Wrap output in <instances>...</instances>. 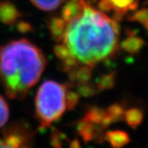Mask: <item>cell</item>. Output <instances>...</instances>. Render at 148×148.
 Returning a JSON list of instances; mask_svg holds the SVG:
<instances>
[{"instance_id": "277c9868", "label": "cell", "mask_w": 148, "mask_h": 148, "mask_svg": "<svg viewBox=\"0 0 148 148\" xmlns=\"http://www.w3.org/2000/svg\"><path fill=\"white\" fill-rule=\"evenodd\" d=\"M113 8L114 20L119 21L127 12L134 11L138 8V0H109Z\"/></svg>"}, {"instance_id": "5b68a950", "label": "cell", "mask_w": 148, "mask_h": 148, "mask_svg": "<svg viewBox=\"0 0 148 148\" xmlns=\"http://www.w3.org/2000/svg\"><path fill=\"white\" fill-rule=\"evenodd\" d=\"M103 139L110 143L113 148H122L130 143V136L122 130L108 131L103 135Z\"/></svg>"}, {"instance_id": "7a4b0ae2", "label": "cell", "mask_w": 148, "mask_h": 148, "mask_svg": "<svg viewBox=\"0 0 148 148\" xmlns=\"http://www.w3.org/2000/svg\"><path fill=\"white\" fill-rule=\"evenodd\" d=\"M46 67L42 50L26 39L0 46V86L10 99L22 100Z\"/></svg>"}, {"instance_id": "5bb4252c", "label": "cell", "mask_w": 148, "mask_h": 148, "mask_svg": "<svg viewBox=\"0 0 148 148\" xmlns=\"http://www.w3.org/2000/svg\"><path fill=\"white\" fill-rule=\"evenodd\" d=\"M0 148H31L29 143L9 141V140H0Z\"/></svg>"}, {"instance_id": "8992f818", "label": "cell", "mask_w": 148, "mask_h": 148, "mask_svg": "<svg viewBox=\"0 0 148 148\" xmlns=\"http://www.w3.org/2000/svg\"><path fill=\"white\" fill-rule=\"evenodd\" d=\"M146 45V42L142 38L135 36V34H130L121 43L120 46L127 53H139L141 49Z\"/></svg>"}, {"instance_id": "4fadbf2b", "label": "cell", "mask_w": 148, "mask_h": 148, "mask_svg": "<svg viewBox=\"0 0 148 148\" xmlns=\"http://www.w3.org/2000/svg\"><path fill=\"white\" fill-rule=\"evenodd\" d=\"M9 118V109L5 100L0 95V127H3Z\"/></svg>"}, {"instance_id": "ba28073f", "label": "cell", "mask_w": 148, "mask_h": 148, "mask_svg": "<svg viewBox=\"0 0 148 148\" xmlns=\"http://www.w3.org/2000/svg\"><path fill=\"white\" fill-rule=\"evenodd\" d=\"M124 119L127 124L133 129L138 127L144 119V113L143 110L137 107L129 108L125 110L124 114Z\"/></svg>"}, {"instance_id": "6da1fadb", "label": "cell", "mask_w": 148, "mask_h": 148, "mask_svg": "<svg viewBox=\"0 0 148 148\" xmlns=\"http://www.w3.org/2000/svg\"><path fill=\"white\" fill-rule=\"evenodd\" d=\"M92 0H69L49 23L54 53L72 84L87 86L92 70L114 56L119 46V26Z\"/></svg>"}, {"instance_id": "9a60e30c", "label": "cell", "mask_w": 148, "mask_h": 148, "mask_svg": "<svg viewBox=\"0 0 148 148\" xmlns=\"http://www.w3.org/2000/svg\"><path fill=\"white\" fill-rule=\"evenodd\" d=\"M70 148H81V145H80V143L78 140H74L72 145L70 146Z\"/></svg>"}, {"instance_id": "3957f363", "label": "cell", "mask_w": 148, "mask_h": 148, "mask_svg": "<svg viewBox=\"0 0 148 148\" xmlns=\"http://www.w3.org/2000/svg\"><path fill=\"white\" fill-rule=\"evenodd\" d=\"M77 101L78 95L70 92L67 85L52 80L44 82L36 96V114L40 127H49L67 109H73Z\"/></svg>"}, {"instance_id": "7c38bea8", "label": "cell", "mask_w": 148, "mask_h": 148, "mask_svg": "<svg viewBox=\"0 0 148 148\" xmlns=\"http://www.w3.org/2000/svg\"><path fill=\"white\" fill-rule=\"evenodd\" d=\"M115 85V73H110L103 75L100 78L99 83L97 84L98 90H109L114 86Z\"/></svg>"}, {"instance_id": "30bf717a", "label": "cell", "mask_w": 148, "mask_h": 148, "mask_svg": "<svg viewBox=\"0 0 148 148\" xmlns=\"http://www.w3.org/2000/svg\"><path fill=\"white\" fill-rule=\"evenodd\" d=\"M106 110L98 107H92L87 111L83 118V120L90 122L95 125H100L103 119L106 116Z\"/></svg>"}, {"instance_id": "8fae6325", "label": "cell", "mask_w": 148, "mask_h": 148, "mask_svg": "<svg viewBox=\"0 0 148 148\" xmlns=\"http://www.w3.org/2000/svg\"><path fill=\"white\" fill-rule=\"evenodd\" d=\"M125 107L119 104H113L111 105L106 111L107 115L111 119L113 123L119 122L123 120L124 119V114H125Z\"/></svg>"}, {"instance_id": "9c48e42d", "label": "cell", "mask_w": 148, "mask_h": 148, "mask_svg": "<svg viewBox=\"0 0 148 148\" xmlns=\"http://www.w3.org/2000/svg\"><path fill=\"white\" fill-rule=\"evenodd\" d=\"M37 8L45 12H52L58 9L66 0H30Z\"/></svg>"}, {"instance_id": "52a82bcc", "label": "cell", "mask_w": 148, "mask_h": 148, "mask_svg": "<svg viewBox=\"0 0 148 148\" xmlns=\"http://www.w3.org/2000/svg\"><path fill=\"white\" fill-rule=\"evenodd\" d=\"M20 16L16 8L8 2L0 3V21L6 24H11Z\"/></svg>"}]
</instances>
